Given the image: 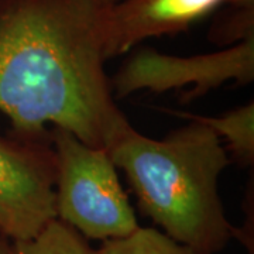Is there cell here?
Returning a JSON list of instances; mask_svg holds the SVG:
<instances>
[{"mask_svg": "<svg viewBox=\"0 0 254 254\" xmlns=\"http://www.w3.org/2000/svg\"><path fill=\"white\" fill-rule=\"evenodd\" d=\"M108 151L138 209L165 235L202 254H219L235 239L219 193L232 160L208 126L187 120L160 140L131 127Z\"/></svg>", "mask_w": 254, "mask_h": 254, "instance_id": "7a4b0ae2", "label": "cell"}, {"mask_svg": "<svg viewBox=\"0 0 254 254\" xmlns=\"http://www.w3.org/2000/svg\"><path fill=\"white\" fill-rule=\"evenodd\" d=\"M99 249L102 254H202L157 227L141 226L122 239L103 242Z\"/></svg>", "mask_w": 254, "mask_h": 254, "instance_id": "9c48e42d", "label": "cell"}, {"mask_svg": "<svg viewBox=\"0 0 254 254\" xmlns=\"http://www.w3.org/2000/svg\"><path fill=\"white\" fill-rule=\"evenodd\" d=\"M118 0H0V113L10 128H63L109 150L131 128L106 73Z\"/></svg>", "mask_w": 254, "mask_h": 254, "instance_id": "6da1fadb", "label": "cell"}, {"mask_svg": "<svg viewBox=\"0 0 254 254\" xmlns=\"http://www.w3.org/2000/svg\"><path fill=\"white\" fill-rule=\"evenodd\" d=\"M223 3L226 0H118L108 20L106 58L127 54L148 38L188 31Z\"/></svg>", "mask_w": 254, "mask_h": 254, "instance_id": "8992f818", "label": "cell"}, {"mask_svg": "<svg viewBox=\"0 0 254 254\" xmlns=\"http://www.w3.org/2000/svg\"><path fill=\"white\" fill-rule=\"evenodd\" d=\"M0 254H11V242L0 233Z\"/></svg>", "mask_w": 254, "mask_h": 254, "instance_id": "8fae6325", "label": "cell"}, {"mask_svg": "<svg viewBox=\"0 0 254 254\" xmlns=\"http://www.w3.org/2000/svg\"><path fill=\"white\" fill-rule=\"evenodd\" d=\"M57 171L55 219L88 240L109 242L133 233L136 210L109 151L86 144L63 128H50Z\"/></svg>", "mask_w": 254, "mask_h": 254, "instance_id": "3957f363", "label": "cell"}, {"mask_svg": "<svg viewBox=\"0 0 254 254\" xmlns=\"http://www.w3.org/2000/svg\"><path fill=\"white\" fill-rule=\"evenodd\" d=\"M174 116L195 120L213 130L226 148L230 160H236L242 167L254 163V102L246 103L220 116H202L188 112L165 109Z\"/></svg>", "mask_w": 254, "mask_h": 254, "instance_id": "52a82bcc", "label": "cell"}, {"mask_svg": "<svg viewBox=\"0 0 254 254\" xmlns=\"http://www.w3.org/2000/svg\"><path fill=\"white\" fill-rule=\"evenodd\" d=\"M253 81L252 37L215 53L190 57L164 54L151 47L138 48L110 78V86L116 100L141 91L164 93L187 89L182 102L190 103L229 82L243 86Z\"/></svg>", "mask_w": 254, "mask_h": 254, "instance_id": "277c9868", "label": "cell"}, {"mask_svg": "<svg viewBox=\"0 0 254 254\" xmlns=\"http://www.w3.org/2000/svg\"><path fill=\"white\" fill-rule=\"evenodd\" d=\"M232 6V9H245L254 10V0H226Z\"/></svg>", "mask_w": 254, "mask_h": 254, "instance_id": "30bf717a", "label": "cell"}, {"mask_svg": "<svg viewBox=\"0 0 254 254\" xmlns=\"http://www.w3.org/2000/svg\"><path fill=\"white\" fill-rule=\"evenodd\" d=\"M57 160L50 131L24 134L0 126V233L33 239L55 219Z\"/></svg>", "mask_w": 254, "mask_h": 254, "instance_id": "5b68a950", "label": "cell"}, {"mask_svg": "<svg viewBox=\"0 0 254 254\" xmlns=\"http://www.w3.org/2000/svg\"><path fill=\"white\" fill-rule=\"evenodd\" d=\"M11 254H102L75 229L53 219L36 236L11 242Z\"/></svg>", "mask_w": 254, "mask_h": 254, "instance_id": "ba28073f", "label": "cell"}]
</instances>
